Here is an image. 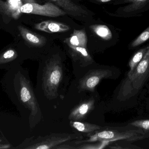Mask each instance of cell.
Listing matches in <instances>:
<instances>
[{
	"instance_id": "3",
	"label": "cell",
	"mask_w": 149,
	"mask_h": 149,
	"mask_svg": "<svg viewBox=\"0 0 149 149\" xmlns=\"http://www.w3.org/2000/svg\"><path fill=\"white\" fill-rule=\"evenodd\" d=\"M63 64L57 56L49 59L45 63L42 76V88L49 99L58 96V90L63 78Z\"/></svg>"
},
{
	"instance_id": "23",
	"label": "cell",
	"mask_w": 149,
	"mask_h": 149,
	"mask_svg": "<svg viewBox=\"0 0 149 149\" xmlns=\"http://www.w3.org/2000/svg\"><path fill=\"white\" fill-rule=\"evenodd\" d=\"M130 1H132L140 2L143 1H146V0H129Z\"/></svg>"
},
{
	"instance_id": "14",
	"label": "cell",
	"mask_w": 149,
	"mask_h": 149,
	"mask_svg": "<svg viewBox=\"0 0 149 149\" xmlns=\"http://www.w3.org/2000/svg\"><path fill=\"white\" fill-rule=\"evenodd\" d=\"M70 125L72 128L78 132L87 134L100 130L102 128L96 124L82 122L80 121L70 120Z\"/></svg>"
},
{
	"instance_id": "20",
	"label": "cell",
	"mask_w": 149,
	"mask_h": 149,
	"mask_svg": "<svg viewBox=\"0 0 149 149\" xmlns=\"http://www.w3.org/2000/svg\"><path fill=\"white\" fill-rule=\"evenodd\" d=\"M17 57V53L14 50H9L0 57V63L10 61Z\"/></svg>"
},
{
	"instance_id": "21",
	"label": "cell",
	"mask_w": 149,
	"mask_h": 149,
	"mask_svg": "<svg viewBox=\"0 0 149 149\" xmlns=\"http://www.w3.org/2000/svg\"><path fill=\"white\" fill-rule=\"evenodd\" d=\"M149 38V29L143 32L132 44V47H136L146 42Z\"/></svg>"
},
{
	"instance_id": "5",
	"label": "cell",
	"mask_w": 149,
	"mask_h": 149,
	"mask_svg": "<svg viewBox=\"0 0 149 149\" xmlns=\"http://www.w3.org/2000/svg\"><path fill=\"white\" fill-rule=\"evenodd\" d=\"M83 138L82 135L78 133H53L45 136H38L27 148L54 149L57 146L67 142L81 140Z\"/></svg>"
},
{
	"instance_id": "1",
	"label": "cell",
	"mask_w": 149,
	"mask_h": 149,
	"mask_svg": "<svg viewBox=\"0 0 149 149\" xmlns=\"http://www.w3.org/2000/svg\"><path fill=\"white\" fill-rule=\"evenodd\" d=\"M86 139L74 140L69 142L73 146L88 143L108 141L114 142L121 140H126L129 142L136 141L148 138L149 131H146L141 129L130 127V128H125L102 127L100 130L87 134Z\"/></svg>"
},
{
	"instance_id": "11",
	"label": "cell",
	"mask_w": 149,
	"mask_h": 149,
	"mask_svg": "<svg viewBox=\"0 0 149 149\" xmlns=\"http://www.w3.org/2000/svg\"><path fill=\"white\" fill-rule=\"evenodd\" d=\"M18 29L24 40L30 45L41 47L46 43V39L44 37L34 33L21 25L18 26Z\"/></svg>"
},
{
	"instance_id": "8",
	"label": "cell",
	"mask_w": 149,
	"mask_h": 149,
	"mask_svg": "<svg viewBox=\"0 0 149 149\" xmlns=\"http://www.w3.org/2000/svg\"><path fill=\"white\" fill-rule=\"evenodd\" d=\"M36 2L35 0H0V12L10 17L17 19L22 13L21 8L24 4Z\"/></svg>"
},
{
	"instance_id": "22",
	"label": "cell",
	"mask_w": 149,
	"mask_h": 149,
	"mask_svg": "<svg viewBox=\"0 0 149 149\" xmlns=\"http://www.w3.org/2000/svg\"><path fill=\"white\" fill-rule=\"evenodd\" d=\"M95 1L100 2L106 3L110 1L111 0H95Z\"/></svg>"
},
{
	"instance_id": "4",
	"label": "cell",
	"mask_w": 149,
	"mask_h": 149,
	"mask_svg": "<svg viewBox=\"0 0 149 149\" xmlns=\"http://www.w3.org/2000/svg\"><path fill=\"white\" fill-rule=\"evenodd\" d=\"M19 85L20 100L22 103L30 111L31 127H33L42 118L41 108L29 81L22 74L19 75Z\"/></svg>"
},
{
	"instance_id": "12",
	"label": "cell",
	"mask_w": 149,
	"mask_h": 149,
	"mask_svg": "<svg viewBox=\"0 0 149 149\" xmlns=\"http://www.w3.org/2000/svg\"><path fill=\"white\" fill-rule=\"evenodd\" d=\"M35 28L38 30L49 33L65 32L70 29L68 25L51 20L43 21L35 25Z\"/></svg>"
},
{
	"instance_id": "16",
	"label": "cell",
	"mask_w": 149,
	"mask_h": 149,
	"mask_svg": "<svg viewBox=\"0 0 149 149\" xmlns=\"http://www.w3.org/2000/svg\"><path fill=\"white\" fill-rule=\"evenodd\" d=\"M91 29L98 36L105 40L112 38V34L109 28L104 24H93L91 25Z\"/></svg>"
},
{
	"instance_id": "6",
	"label": "cell",
	"mask_w": 149,
	"mask_h": 149,
	"mask_svg": "<svg viewBox=\"0 0 149 149\" xmlns=\"http://www.w3.org/2000/svg\"><path fill=\"white\" fill-rule=\"evenodd\" d=\"M22 13L34 14L45 16L56 17L66 15V12L51 2L40 5L36 2L24 4L21 8Z\"/></svg>"
},
{
	"instance_id": "17",
	"label": "cell",
	"mask_w": 149,
	"mask_h": 149,
	"mask_svg": "<svg viewBox=\"0 0 149 149\" xmlns=\"http://www.w3.org/2000/svg\"><path fill=\"white\" fill-rule=\"evenodd\" d=\"M146 53V50L144 49L141 50L137 52L132 58L129 63V66L130 70L128 73L127 76V77H130L132 74V73L134 71L136 67L137 66V65L139 64L141 60L143 58L144 55Z\"/></svg>"
},
{
	"instance_id": "19",
	"label": "cell",
	"mask_w": 149,
	"mask_h": 149,
	"mask_svg": "<svg viewBox=\"0 0 149 149\" xmlns=\"http://www.w3.org/2000/svg\"><path fill=\"white\" fill-rule=\"evenodd\" d=\"M129 127H134L141 129L145 131L149 130V120H138L130 122Z\"/></svg>"
},
{
	"instance_id": "10",
	"label": "cell",
	"mask_w": 149,
	"mask_h": 149,
	"mask_svg": "<svg viewBox=\"0 0 149 149\" xmlns=\"http://www.w3.org/2000/svg\"><path fill=\"white\" fill-rule=\"evenodd\" d=\"M95 99L91 98L78 105L71 112L69 118L70 120L81 121L93 109Z\"/></svg>"
},
{
	"instance_id": "7",
	"label": "cell",
	"mask_w": 149,
	"mask_h": 149,
	"mask_svg": "<svg viewBox=\"0 0 149 149\" xmlns=\"http://www.w3.org/2000/svg\"><path fill=\"white\" fill-rule=\"evenodd\" d=\"M113 72L112 70L107 69L91 70L79 81V88L81 91L93 92L101 80L113 77Z\"/></svg>"
},
{
	"instance_id": "9",
	"label": "cell",
	"mask_w": 149,
	"mask_h": 149,
	"mask_svg": "<svg viewBox=\"0 0 149 149\" xmlns=\"http://www.w3.org/2000/svg\"><path fill=\"white\" fill-rule=\"evenodd\" d=\"M67 45L70 48L69 52L72 59L81 66H87L93 63V59L87 50L86 48Z\"/></svg>"
},
{
	"instance_id": "13",
	"label": "cell",
	"mask_w": 149,
	"mask_h": 149,
	"mask_svg": "<svg viewBox=\"0 0 149 149\" xmlns=\"http://www.w3.org/2000/svg\"><path fill=\"white\" fill-rule=\"evenodd\" d=\"M64 43L66 44L86 48L87 38L86 31L83 29H74L70 36L65 38Z\"/></svg>"
},
{
	"instance_id": "18",
	"label": "cell",
	"mask_w": 149,
	"mask_h": 149,
	"mask_svg": "<svg viewBox=\"0 0 149 149\" xmlns=\"http://www.w3.org/2000/svg\"><path fill=\"white\" fill-rule=\"evenodd\" d=\"M111 143L108 141L95 142L88 143L76 145L75 149H93L104 148L106 146H109Z\"/></svg>"
},
{
	"instance_id": "2",
	"label": "cell",
	"mask_w": 149,
	"mask_h": 149,
	"mask_svg": "<svg viewBox=\"0 0 149 149\" xmlns=\"http://www.w3.org/2000/svg\"><path fill=\"white\" fill-rule=\"evenodd\" d=\"M149 78V50L130 77L123 80L118 92L119 100H126L138 93Z\"/></svg>"
},
{
	"instance_id": "15",
	"label": "cell",
	"mask_w": 149,
	"mask_h": 149,
	"mask_svg": "<svg viewBox=\"0 0 149 149\" xmlns=\"http://www.w3.org/2000/svg\"><path fill=\"white\" fill-rule=\"evenodd\" d=\"M54 2L64 9L65 11H67L72 15H81L86 13V10H83L81 7L76 5L69 0H48Z\"/></svg>"
}]
</instances>
